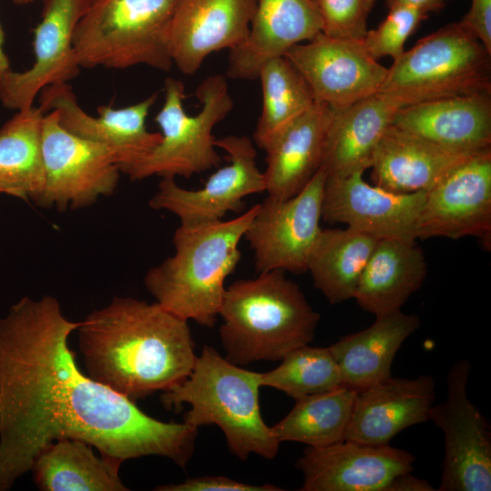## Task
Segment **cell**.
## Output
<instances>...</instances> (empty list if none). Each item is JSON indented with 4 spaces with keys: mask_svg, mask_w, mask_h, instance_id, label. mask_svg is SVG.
<instances>
[{
    "mask_svg": "<svg viewBox=\"0 0 491 491\" xmlns=\"http://www.w3.org/2000/svg\"><path fill=\"white\" fill-rule=\"evenodd\" d=\"M257 78L262 86L263 106L254 141L264 150L279 131L316 101L304 76L286 56L266 62Z\"/></svg>",
    "mask_w": 491,
    "mask_h": 491,
    "instance_id": "1f68e13d",
    "label": "cell"
},
{
    "mask_svg": "<svg viewBox=\"0 0 491 491\" xmlns=\"http://www.w3.org/2000/svg\"><path fill=\"white\" fill-rule=\"evenodd\" d=\"M225 288L219 311L225 358L237 366L281 360L309 345L320 315L282 270L261 272Z\"/></svg>",
    "mask_w": 491,
    "mask_h": 491,
    "instance_id": "277c9868",
    "label": "cell"
},
{
    "mask_svg": "<svg viewBox=\"0 0 491 491\" xmlns=\"http://www.w3.org/2000/svg\"><path fill=\"white\" fill-rule=\"evenodd\" d=\"M426 274L424 253L416 242L380 239L361 274L354 299L375 316L401 310Z\"/></svg>",
    "mask_w": 491,
    "mask_h": 491,
    "instance_id": "4316f807",
    "label": "cell"
},
{
    "mask_svg": "<svg viewBox=\"0 0 491 491\" xmlns=\"http://www.w3.org/2000/svg\"><path fill=\"white\" fill-rule=\"evenodd\" d=\"M38 95L42 111L56 112L65 130L111 148L120 172L147 155L161 141V133L149 132L145 126L157 93L123 108L101 105L97 117L81 108L68 83L48 85Z\"/></svg>",
    "mask_w": 491,
    "mask_h": 491,
    "instance_id": "e0dca14e",
    "label": "cell"
},
{
    "mask_svg": "<svg viewBox=\"0 0 491 491\" xmlns=\"http://www.w3.org/2000/svg\"><path fill=\"white\" fill-rule=\"evenodd\" d=\"M364 173L326 180L322 218L380 239L416 242L426 192L401 194L370 185Z\"/></svg>",
    "mask_w": 491,
    "mask_h": 491,
    "instance_id": "2e32d148",
    "label": "cell"
},
{
    "mask_svg": "<svg viewBox=\"0 0 491 491\" xmlns=\"http://www.w3.org/2000/svg\"><path fill=\"white\" fill-rule=\"evenodd\" d=\"M322 21L321 33L328 37L362 40L367 18L376 0H313Z\"/></svg>",
    "mask_w": 491,
    "mask_h": 491,
    "instance_id": "e575fe53",
    "label": "cell"
},
{
    "mask_svg": "<svg viewBox=\"0 0 491 491\" xmlns=\"http://www.w3.org/2000/svg\"><path fill=\"white\" fill-rule=\"evenodd\" d=\"M356 393L340 386L296 399L291 411L272 429L280 443L294 441L322 447L343 441Z\"/></svg>",
    "mask_w": 491,
    "mask_h": 491,
    "instance_id": "4dcf8cb0",
    "label": "cell"
},
{
    "mask_svg": "<svg viewBox=\"0 0 491 491\" xmlns=\"http://www.w3.org/2000/svg\"><path fill=\"white\" fill-rule=\"evenodd\" d=\"M378 240L352 227L322 229L307 271L315 286L335 305L355 296L361 274Z\"/></svg>",
    "mask_w": 491,
    "mask_h": 491,
    "instance_id": "f1b7e54d",
    "label": "cell"
},
{
    "mask_svg": "<svg viewBox=\"0 0 491 491\" xmlns=\"http://www.w3.org/2000/svg\"><path fill=\"white\" fill-rule=\"evenodd\" d=\"M5 34L0 24V76L10 70L9 59L4 50Z\"/></svg>",
    "mask_w": 491,
    "mask_h": 491,
    "instance_id": "ab89813d",
    "label": "cell"
},
{
    "mask_svg": "<svg viewBox=\"0 0 491 491\" xmlns=\"http://www.w3.org/2000/svg\"><path fill=\"white\" fill-rule=\"evenodd\" d=\"M77 330L87 376L133 401L182 383L196 359L187 321L156 302L115 296Z\"/></svg>",
    "mask_w": 491,
    "mask_h": 491,
    "instance_id": "7a4b0ae2",
    "label": "cell"
},
{
    "mask_svg": "<svg viewBox=\"0 0 491 491\" xmlns=\"http://www.w3.org/2000/svg\"><path fill=\"white\" fill-rule=\"evenodd\" d=\"M281 360L275 369L261 373L262 386L276 388L296 400L342 386L338 366L328 347L302 346Z\"/></svg>",
    "mask_w": 491,
    "mask_h": 491,
    "instance_id": "d6a6232c",
    "label": "cell"
},
{
    "mask_svg": "<svg viewBox=\"0 0 491 491\" xmlns=\"http://www.w3.org/2000/svg\"><path fill=\"white\" fill-rule=\"evenodd\" d=\"M260 375L205 346L187 378L163 392L161 400L169 409L188 404L184 422L189 426L216 425L229 450L239 459L246 460L251 454L273 459L281 443L261 415Z\"/></svg>",
    "mask_w": 491,
    "mask_h": 491,
    "instance_id": "5b68a950",
    "label": "cell"
},
{
    "mask_svg": "<svg viewBox=\"0 0 491 491\" xmlns=\"http://www.w3.org/2000/svg\"><path fill=\"white\" fill-rule=\"evenodd\" d=\"M491 53L460 22L420 39L393 60L377 92L404 106L491 91Z\"/></svg>",
    "mask_w": 491,
    "mask_h": 491,
    "instance_id": "ba28073f",
    "label": "cell"
},
{
    "mask_svg": "<svg viewBox=\"0 0 491 491\" xmlns=\"http://www.w3.org/2000/svg\"><path fill=\"white\" fill-rule=\"evenodd\" d=\"M175 4V0H92L74 35L80 67L145 65L169 71L174 64L166 34Z\"/></svg>",
    "mask_w": 491,
    "mask_h": 491,
    "instance_id": "8992f818",
    "label": "cell"
},
{
    "mask_svg": "<svg viewBox=\"0 0 491 491\" xmlns=\"http://www.w3.org/2000/svg\"><path fill=\"white\" fill-rule=\"evenodd\" d=\"M427 16L412 6H392L376 29L367 30L362 39L363 45L376 61L386 56L395 60L404 53L405 43Z\"/></svg>",
    "mask_w": 491,
    "mask_h": 491,
    "instance_id": "836d02e7",
    "label": "cell"
},
{
    "mask_svg": "<svg viewBox=\"0 0 491 491\" xmlns=\"http://www.w3.org/2000/svg\"><path fill=\"white\" fill-rule=\"evenodd\" d=\"M431 376H392L356 393L345 440L386 445L404 429L429 420L436 399Z\"/></svg>",
    "mask_w": 491,
    "mask_h": 491,
    "instance_id": "ffe728a7",
    "label": "cell"
},
{
    "mask_svg": "<svg viewBox=\"0 0 491 491\" xmlns=\"http://www.w3.org/2000/svg\"><path fill=\"white\" fill-rule=\"evenodd\" d=\"M420 324L416 315L396 310L376 316L367 328L329 346L342 386L359 392L389 378L396 352Z\"/></svg>",
    "mask_w": 491,
    "mask_h": 491,
    "instance_id": "484cf974",
    "label": "cell"
},
{
    "mask_svg": "<svg viewBox=\"0 0 491 491\" xmlns=\"http://www.w3.org/2000/svg\"><path fill=\"white\" fill-rule=\"evenodd\" d=\"M416 457L386 445L343 440L326 446H307L296 466L302 472V491H386L391 481L412 472Z\"/></svg>",
    "mask_w": 491,
    "mask_h": 491,
    "instance_id": "ac0fdd59",
    "label": "cell"
},
{
    "mask_svg": "<svg viewBox=\"0 0 491 491\" xmlns=\"http://www.w3.org/2000/svg\"><path fill=\"white\" fill-rule=\"evenodd\" d=\"M16 5H26L29 4L35 0H12Z\"/></svg>",
    "mask_w": 491,
    "mask_h": 491,
    "instance_id": "60d3db41",
    "label": "cell"
},
{
    "mask_svg": "<svg viewBox=\"0 0 491 491\" xmlns=\"http://www.w3.org/2000/svg\"><path fill=\"white\" fill-rule=\"evenodd\" d=\"M476 153L448 149L391 125L375 150L370 176L392 192H426Z\"/></svg>",
    "mask_w": 491,
    "mask_h": 491,
    "instance_id": "cb8c5ba5",
    "label": "cell"
},
{
    "mask_svg": "<svg viewBox=\"0 0 491 491\" xmlns=\"http://www.w3.org/2000/svg\"><path fill=\"white\" fill-rule=\"evenodd\" d=\"M336 111L315 103L266 145L263 172L267 195L286 200L298 194L320 169L330 124Z\"/></svg>",
    "mask_w": 491,
    "mask_h": 491,
    "instance_id": "603a6c76",
    "label": "cell"
},
{
    "mask_svg": "<svg viewBox=\"0 0 491 491\" xmlns=\"http://www.w3.org/2000/svg\"><path fill=\"white\" fill-rule=\"evenodd\" d=\"M92 446L64 438L51 444L35 460L36 486L43 491H126L119 476L122 461L98 457Z\"/></svg>",
    "mask_w": 491,
    "mask_h": 491,
    "instance_id": "83f0119b",
    "label": "cell"
},
{
    "mask_svg": "<svg viewBox=\"0 0 491 491\" xmlns=\"http://www.w3.org/2000/svg\"><path fill=\"white\" fill-rule=\"evenodd\" d=\"M158 491H281L274 485H249L226 476H200L178 484L159 486Z\"/></svg>",
    "mask_w": 491,
    "mask_h": 491,
    "instance_id": "d590c367",
    "label": "cell"
},
{
    "mask_svg": "<svg viewBox=\"0 0 491 491\" xmlns=\"http://www.w3.org/2000/svg\"><path fill=\"white\" fill-rule=\"evenodd\" d=\"M434 486L425 479L414 476L406 472L396 476L389 484L386 491H433Z\"/></svg>",
    "mask_w": 491,
    "mask_h": 491,
    "instance_id": "74e56055",
    "label": "cell"
},
{
    "mask_svg": "<svg viewBox=\"0 0 491 491\" xmlns=\"http://www.w3.org/2000/svg\"><path fill=\"white\" fill-rule=\"evenodd\" d=\"M164 89V104L155 118L161 129V141L147 155L121 172L133 181L153 175L188 178L221 163L213 129L234 107L225 76L215 74L201 82L195 95L202 106L195 115L184 109L185 94L181 81L166 78Z\"/></svg>",
    "mask_w": 491,
    "mask_h": 491,
    "instance_id": "52a82bcc",
    "label": "cell"
},
{
    "mask_svg": "<svg viewBox=\"0 0 491 491\" xmlns=\"http://www.w3.org/2000/svg\"><path fill=\"white\" fill-rule=\"evenodd\" d=\"M474 236L491 246V148L450 171L426 192L417 238Z\"/></svg>",
    "mask_w": 491,
    "mask_h": 491,
    "instance_id": "4fadbf2b",
    "label": "cell"
},
{
    "mask_svg": "<svg viewBox=\"0 0 491 491\" xmlns=\"http://www.w3.org/2000/svg\"><path fill=\"white\" fill-rule=\"evenodd\" d=\"M215 145L227 153V165L196 190L179 186L175 178H162L149 206L174 214L184 225L215 222L228 212H241L246 196L266 191L264 174L257 167L256 150L249 137L226 135L215 139Z\"/></svg>",
    "mask_w": 491,
    "mask_h": 491,
    "instance_id": "7c38bea8",
    "label": "cell"
},
{
    "mask_svg": "<svg viewBox=\"0 0 491 491\" xmlns=\"http://www.w3.org/2000/svg\"><path fill=\"white\" fill-rule=\"evenodd\" d=\"M256 6V0H175L166 34L174 65L192 75L212 53L240 45Z\"/></svg>",
    "mask_w": 491,
    "mask_h": 491,
    "instance_id": "d6986e66",
    "label": "cell"
},
{
    "mask_svg": "<svg viewBox=\"0 0 491 491\" xmlns=\"http://www.w3.org/2000/svg\"><path fill=\"white\" fill-rule=\"evenodd\" d=\"M326 175L319 169L296 195L260 204L244 237L255 252L258 273L307 271L308 261L322 230V205Z\"/></svg>",
    "mask_w": 491,
    "mask_h": 491,
    "instance_id": "8fae6325",
    "label": "cell"
},
{
    "mask_svg": "<svg viewBox=\"0 0 491 491\" xmlns=\"http://www.w3.org/2000/svg\"><path fill=\"white\" fill-rule=\"evenodd\" d=\"M471 364L455 363L446 376L445 401L433 405L429 420L444 436V459L438 491L491 490L489 423L469 399Z\"/></svg>",
    "mask_w": 491,
    "mask_h": 491,
    "instance_id": "30bf717a",
    "label": "cell"
},
{
    "mask_svg": "<svg viewBox=\"0 0 491 491\" xmlns=\"http://www.w3.org/2000/svg\"><path fill=\"white\" fill-rule=\"evenodd\" d=\"M92 0H43L41 21L34 32L35 63L24 72L12 69L0 76V101L9 109L33 105L48 85L65 84L80 71L73 40Z\"/></svg>",
    "mask_w": 491,
    "mask_h": 491,
    "instance_id": "9a60e30c",
    "label": "cell"
},
{
    "mask_svg": "<svg viewBox=\"0 0 491 491\" xmlns=\"http://www.w3.org/2000/svg\"><path fill=\"white\" fill-rule=\"evenodd\" d=\"M42 154L45 185L39 205L79 209L111 195L117 186L121 172L114 151L65 130L55 111L43 119Z\"/></svg>",
    "mask_w": 491,
    "mask_h": 491,
    "instance_id": "9c48e42d",
    "label": "cell"
},
{
    "mask_svg": "<svg viewBox=\"0 0 491 491\" xmlns=\"http://www.w3.org/2000/svg\"><path fill=\"white\" fill-rule=\"evenodd\" d=\"M491 92L442 97L400 108L392 125L448 149L491 148Z\"/></svg>",
    "mask_w": 491,
    "mask_h": 491,
    "instance_id": "7402d4cb",
    "label": "cell"
},
{
    "mask_svg": "<svg viewBox=\"0 0 491 491\" xmlns=\"http://www.w3.org/2000/svg\"><path fill=\"white\" fill-rule=\"evenodd\" d=\"M460 23L491 53V0H471L469 10Z\"/></svg>",
    "mask_w": 491,
    "mask_h": 491,
    "instance_id": "8d00e7d4",
    "label": "cell"
},
{
    "mask_svg": "<svg viewBox=\"0 0 491 491\" xmlns=\"http://www.w3.org/2000/svg\"><path fill=\"white\" fill-rule=\"evenodd\" d=\"M81 323L51 296H24L0 318V491L64 438L122 462L159 456L185 467L193 456L198 428L155 419L82 373L68 346Z\"/></svg>",
    "mask_w": 491,
    "mask_h": 491,
    "instance_id": "6da1fadb",
    "label": "cell"
},
{
    "mask_svg": "<svg viewBox=\"0 0 491 491\" xmlns=\"http://www.w3.org/2000/svg\"><path fill=\"white\" fill-rule=\"evenodd\" d=\"M322 30L313 0H256L246 39L229 50L226 74L234 79H257L269 60L310 41Z\"/></svg>",
    "mask_w": 491,
    "mask_h": 491,
    "instance_id": "44dd1931",
    "label": "cell"
},
{
    "mask_svg": "<svg viewBox=\"0 0 491 491\" xmlns=\"http://www.w3.org/2000/svg\"><path fill=\"white\" fill-rule=\"evenodd\" d=\"M44 116L33 105L18 110L0 128V193L37 202L45 185Z\"/></svg>",
    "mask_w": 491,
    "mask_h": 491,
    "instance_id": "f546056e",
    "label": "cell"
},
{
    "mask_svg": "<svg viewBox=\"0 0 491 491\" xmlns=\"http://www.w3.org/2000/svg\"><path fill=\"white\" fill-rule=\"evenodd\" d=\"M448 0H385L388 8L396 5H408L428 15L441 10Z\"/></svg>",
    "mask_w": 491,
    "mask_h": 491,
    "instance_id": "f35d334b",
    "label": "cell"
},
{
    "mask_svg": "<svg viewBox=\"0 0 491 491\" xmlns=\"http://www.w3.org/2000/svg\"><path fill=\"white\" fill-rule=\"evenodd\" d=\"M257 208L258 204L227 221L180 224L173 237L175 254L144 278L156 303L185 321L214 326L225 281L241 259L239 243Z\"/></svg>",
    "mask_w": 491,
    "mask_h": 491,
    "instance_id": "3957f363",
    "label": "cell"
},
{
    "mask_svg": "<svg viewBox=\"0 0 491 491\" xmlns=\"http://www.w3.org/2000/svg\"><path fill=\"white\" fill-rule=\"evenodd\" d=\"M284 56L304 76L315 101L336 111L376 93L387 71L370 56L362 40L332 38L322 33L292 46Z\"/></svg>",
    "mask_w": 491,
    "mask_h": 491,
    "instance_id": "5bb4252c",
    "label": "cell"
},
{
    "mask_svg": "<svg viewBox=\"0 0 491 491\" xmlns=\"http://www.w3.org/2000/svg\"><path fill=\"white\" fill-rule=\"evenodd\" d=\"M402 107L396 98L376 92L336 111L320 166L326 177H345L370 168L379 141Z\"/></svg>",
    "mask_w": 491,
    "mask_h": 491,
    "instance_id": "d4e9b609",
    "label": "cell"
}]
</instances>
